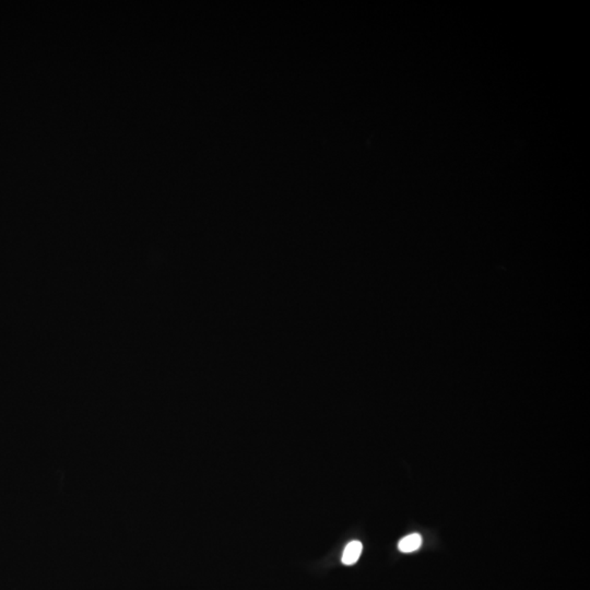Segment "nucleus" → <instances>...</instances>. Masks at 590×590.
I'll use <instances>...</instances> for the list:
<instances>
[{
    "label": "nucleus",
    "instance_id": "obj_1",
    "mask_svg": "<svg viewBox=\"0 0 590 590\" xmlns=\"http://www.w3.org/2000/svg\"><path fill=\"white\" fill-rule=\"evenodd\" d=\"M363 550V545L358 541V540H354V541H351L350 543L347 545L346 549L343 551L342 563L345 565H353V564L357 563L360 559L361 553H362Z\"/></svg>",
    "mask_w": 590,
    "mask_h": 590
},
{
    "label": "nucleus",
    "instance_id": "obj_2",
    "mask_svg": "<svg viewBox=\"0 0 590 590\" xmlns=\"http://www.w3.org/2000/svg\"><path fill=\"white\" fill-rule=\"evenodd\" d=\"M422 545V537L419 533H411V535L405 536V538L399 541L398 549L403 553H411V552L417 551L420 549Z\"/></svg>",
    "mask_w": 590,
    "mask_h": 590
}]
</instances>
